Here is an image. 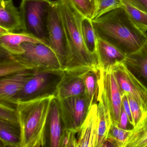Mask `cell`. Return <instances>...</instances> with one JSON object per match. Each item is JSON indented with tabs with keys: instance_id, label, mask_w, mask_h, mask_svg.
I'll return each mask as SVG.
<instances>
[{
	"instance_id": "6da1fadb",
	"label": "cell",
	"mask_w": 147,
	"mask_h": 147,
	"mask_svg": "<svg viewBox=\"0 0 147 147\" xmlns=\"http://www.w3.org/2000/svg\"><path fill=\"white\" fill-rule=\"evenodd\" d=\"M92 21L98 38L111 44L126 55L137 51L147 40V32L134 24L123 6Z\"/></svg>"
},
{
	"instance_id": "7a4b0ae2",
	"label": "cell",
	"mask_w": 147,
	"mask_h": 147,
	"mask_svg": "<svg viewBox=\"0 0 147 147\" xmlns=\"http://www.w3.org/2000/svg\"><path fill=\"white\" fill-rule=\"evenodd\" d=\"M67 40L68 55L64 70L88 69L98 72L96 54L91 53L84 43L81 30L84 17L70 0H57Z\"/></svg>"
},
{
	"instance_id": "3957f363",
	"label": "cell",
	"mask_w": 147,
	"mask_h": 147,
	"mask_svg": "<svg viewBox=\"0 0 147 147\" xmlns=\"http://www.w3.org/2000/svg\"><path fill=\"white\" fill-rule=\"evenodd\" d=\"M55 97L51 95L16 104L21 131L20 147L47 146V122Z\"/></svg>"
},
{
	"instance_id": "277c9868",
	"label": "cell",
	"mask_w": 147,
	"mask_h": 147,
	"mask_svg": "<svg viewBox=\"0 0 147 147\" xmlns=\"http://www.w3.org/2000/svg\"><path fill=\"white\" fill-rule=\"evenodd\" d=\"M64 75L63 69L35 70L22 90L7 102L16 105L19 102L51 95L55 97Z\"/></svg>"
},
{
	"instance_id": "5b68a950",
	"label": "cell",
	"mask_w": 147,
	"mask_h": 147,
	"mask_svg": "<svg viewBox=\"0 0 147 147\" xmlns=\"http://www.w3.org/2000/svg\"><path fill=\"white\" fill-rule=\"evenodd\" d=\"M52 2L51 0H21L20 6L22 32L33 35L49 46L47 21Z\"/></svg>"
},
{
	"instance_id": "8992f818",
	"label": "cell",
	"mask_w": 147,
	"mask_h": 147,
	"mask_svg": "<svg viewBox=\"0 0 147 147\" xmlns=\"http://www.w3.org/2000/svg\"><path fill=\"white\" fill-rule=\"evenodd\" d=\"M97 100L103 104L111 125L118 126L122 107V93L111 66L99 69Z\"/></svg>"
},
{
	"instance_id": "52a82bcc",
	"label": "cell",
	"mask_w": 147,
	"mask_h": 147,
	"mask_svg": "<svg viewBox=\"0 0 147 147\" xmlns=\"http://www.w3.org/2000/svg\"><path fill=\"white\" fill-rule=\"evenodd\" d=\"M22 46L24 53L18 55L10 54L13 58L27 69L63 70L59 58L49 46L30 42L23 43Z\"/></svg>"
},
{
	"instance_id": "ba28073f",
	"label": "cell",
	"mask_w": 147,
	"mask_h": 147,
	"mask_svg": "<svg viewBox=\"0 0 147 147\" xmlns=\"http://www.w3.org/2000/svg\"><path fill=\"white\" fill-rule=\"evenodd\" d=\"M49 45L58 57L64 70L68 55L67 40L57 1L49 8L47 21Z\"/></svg>"
},
{
	"instance_id": "9c48e42d",
	"label": "cell",
	"mask_w": 147,
	"mask_h": 147,
	"mask_svg": "<svg viewBox=\"0 0 147 147\" xmlns=\"http://www.w3.org/2000/svg\"><path fill=\"white\" fill-rule=\"evenodd\" d=\"M122 94L132 96L139 104L142 114L147 111V86L123 62L111 66Z\"/></svg>"
},
{
	"instance_id": "30bf717a",
	"label": "cell",
	"mask_w": 147,
	"mask_h": 147,
	"mask_svg": "<svg viewBox=\"0 0 147 147\" xmlns=\"http://www.w3.org/2000/svg\"><path fill=\"white\" fill-rule=\"evenodd\" d=\"M64 129L78 132L92 105L87 95L58 99Z\"/></svg>"
},
{
	"instance_id": "8fae6325",
	"label": "cell",
	"mask_w": 147,
	"mask_h": 147,
	"mask_svg": "<svg viewBox=\"0 0 147 147\" xmlns=\"http://www.w3.org/2000/svg\"><path fill=\"white\" fill-rule=\"evenodd\" d=\"M88 69L64 70L65 75L56 94L57 99L86 95L83 76ZM92 70V69H91Z\"/></svg>"
},
{
	"instance_id": "7c38bea8",
	"label": "cell",
	"mask_w": 147,
	"mask_h": 147,
	"mask_svg": "<svg viewBox=\"0 0 147 147\" xmlns=\"http://www.w3.org/2000/svg\"><path fill=\"white\" fill-rule=\"evenodd\" d=\"M35 70L25 69L1 77L0 80V100L8 102L24 87L32 77Z\"/></svg>"
},
{
	"instance_id": "4fadbf2b",
	"label": "cell",
	"mask_w": 147,
	"mask_h": 147,
	"mask_svg": "<svg viewBox=\"0 0 147 147\" xmlns=\"http://www.w3.org/2000/svg\"><path fill=\"white\" fill-rule=\"evenodd\" d=\"M98 119V104L94 103L77 133V147H96Z\"/></svg>"
},
{
	"instance_id": "5bb4252c",
	"label": "cell",
	"mask_w": 147,
	"mask_h": 147,
	"mask_svg": "<svg viewBox=\"0 0 147 147\" xmlns=\"http://www.w3.org/2000/svg\"><path fill=\"white\" fill-rule=\"evenodd\" d=\"M58 99L55 97L51 105L47 126V144L51 147H60L64 130Z\"/></svg>"
},
{
	"instance_id": "9a60e30c",
	"label": "cell",
	"mask_w": 147,
	"mask_h": 147,
	"mask_svg": "<svg viewBox=\"0 0 147 147\" xmlns=\"http://www.w3.org/2000/svg\"><path fill=\"white\" fill-rule=\"evenodd\" d=\"M96 55L98 69H105L118 62H122L126 55L111 44L98 38Z\"/></svg>"
},
{
	"instance_id": "2e32d148",
	"label": "cell",
	"mask_w": 147,
	"mask_h": 147,
	"mask_svg": "<svg viewBox=\"0 0 147 147\" xmlns=\"http://www.w3.org/2000/svg\"><path fill=\"white\" fill-rule=\"evenodd\" d=\"M26 42L40 43L46 45L44 42L33 35L24 32L20 33L10 32L5 35L0 36L1 48L11 55H20L24 53L22 44Z\"/></svg>"
},
{
	"instance_id": "e0dca14e",
	"label": "cell",
	"mask_w": 147,
	"mask_h": 147,
	"mask_svg": "<svg viewBox=\"0 0 147 147\" xmlns=\"http://www.w3.org/2000/svg\"><path fill=\"white\" fill-rule=\"evenodd\" d=\"M0 26L13 32L23 29L20 11L13 0H0Z\"/></svg>"
},
{
	"instance_id": "ac0fdd59",
	"label": "cell",
	"mask_w": 147,
	"mask_h": 147,
	"mask_svg": "<svg viewBox=\"0 0 147 147\" xmlns=\"http://www.w3.org/2000/svg\"><path fill=\"white\" fill-rule=\"evenodd\" d=\"M122 62L147 86V40L137 51L126 55Z\"/></svg>"
},
{
	"instance_id": "d6986e66",
	"label": "cell",
	"mask_w": 147,
	"mask_h": 147,
	"mask_svg": "<svg viewBox=\"0 0 147 147\" xmlns=\"http://www.w3.org/2000/svg\"><path fill=\"white\" fill-rule=\"evenodd\" d=\"M123 147H147V111L136 125L130 129Z\"/></svg>"
},
{
	"instance_id": "ffe728a7",
	"label": "cell",
	"mask_w": 147,
	"mask_h": 147,
	"mask_svg": "<svg viewBox=\"0 0 147 147\" xmlns=\"http://www.w3.org/2000/svg\"><path fill=\"white\" fill-rule=\"evenodd\" d=\"M0 141L4 147H20L19 124L0 119Z\"/></svg>"
},
{
	"instance_id": "44dd1931",
	"label": "cell",
	"mask_w": 147,
	"mask_h": 147,
	"mask_svg": "<svg viewBox=\"0 0 147 147\" xmlns=\"http://www.w3.org/2000/svg\"><path fill=\"white\" fill-rule=\"evenodd\" d=\"M98 128L96 147H102L108 137L111 123L105 107L98 102Z\"/></svg>"
},
{
	"instance_id": "7402d4cb",
	"label": "cell",
	"mask_w": 147,
	"mask_h": 147,
	"mask_svg": "<svg viewBox=\"0 0 147 147\" xmlns=\"http://www.w3.org/2000/svg\"><path fill=\"white\" fill-rule=\"evenodd\" d=\"M26 69L25 67L13 58L9 52L1 48V78Z\"/></svg>"
},
{
	"instance_id": "603a6c76",
	"label": "cell",
	"mask_w": 147,
	"mask_h": 147,
	"mask_svg": "<svg viewBox=\"0 0 147 147\" xmlns=\"http://www.w3.org/2000/svg\"><path fill=\"white\" fill-rule=\"evenodd\" d=\"M81 30L84 43L91 53L96 54L98 38L92 20L84 17L81 22Z\"/></svg>"
},
{
	"instance_id": "cb8c5ba5",
	"label": "cell",
	"mask_w": 147,
	"mask_h": 147,
	"mask_svg": "<svg viewBox=\"0 0 147 147\" xmlns=\"http://www.w3.org/2000/svg\"><path fill=\"white\" fill-rule=\"evenodd\" d=\"M123 6L135 25L144 32H147V13L131 5L126 0H122Z\"/></svg>"
},
{
	"instance_id": "d4e9b609",
	"label": "cell",
	"mask_w": 147,
	"mask_h": 147,
	"mask_svg": "<svg viewBox=\"0 0 147 147\" xmlns=\"http://www.w3.org/2000/svg\"><path fill=\"white\" fill-rule=\"evenodd\" d=\"M83 78L86 88V95L88 96L92 105L95 103L94 98H96L97 100L98 72L91 69L88 70L83 74Z\"/></svg>"
},
{
	"instance_id": "484cf974",
	"label": "cell",
	"mask_w": 147,
	"mask_h": 147,
	"mask_svg": "<svg viewBox=\"0 0 147 147\" xmlns=\"http://www.w3.org/2000/svg\"><path fill=\"white\" fill-rule=\"evenodd\" d=\"M77 11L85 18L93 20L96 11L97 0H70Z\"/></svg>"
},
{
	"instance_id": "4316f807",
	"label": "cell",
	"mask_w": 147,
	"mask_h": 147,
	"mask_svg": "<svg viewBox=\"0 0 147 147\" xmlns=\"http://www.w3.org/2000/svg\"><path fill=\"white\" fill-rule=\"evenodd\" d=\"M123 6L122 0H97V7L93 19Z\"/></svg>"
},
{
	"instance_id": "83f0119b",
	"label": "cell",
	"mask_w": 147,
	"mask_h": 147,
	"mask_svg": "<svg viewBox=\"0 0 147 147\" xmlns=\"http://www.w3.org/2000/svg\"><path fill=\"white\" fill-rule=\"evenodd\" d=\"M130 129H123L117 125H111L107 139L113 142L116 147H123Z\"/></svg>"
},
{
	"instance_id": "f1b7e54d",
	"label": "cell",
	"mask_w": 147,
	"mask_h": 147,
	"mask_svg": "<svg viewBox=\"0 0 147 147\" xmlns=\"http://www.w3.org/2000/svg\"><path fill=\"white\" fill-rule=\"evenodd\" d=\"M11 103L1 101L0 104V119L10 123H19L18 116L15 108L11 106Z\"/></svg>"
},
{
	"instance_id": "f546056e",
	"label": "cell",
	"mask_w": 147,
	"mask_h": 147,
	"mask_svg": "<svg viewBox=\"0 0 147 147\" xmlns=\"http://www.w3.org/2000/svg\"><path fill=\"white\" fill-rule=\"evenodd\" d=\"M77 133L64 129L60 142V147H77Z\"/></svg>"
},
{
	"instance_id": "4dcf8cb0",
	"label": "cell",
	"mask_w": 147,
	"mask_h": 147,
	"mask_svg": "<svg viewBox=\"0 0 147 147\" xmlns=\"http://www.w3.org/2000/svg\"><path fill=\"white\" fill-rule=\"evenodd\" d=\"M128 97V100L130 107L131 112L132 116L133 125L134 128L138 123L142 116V112L140 106L137 101L129 94H125Z\"/></svg>"
},
{
	"instance_id": "1f68e13d",
	"label": "cell",
	"mask_w": 147,
	"mask_h": 147,
	"mask_svg": "<svg viewBox=\"0 0 147 147\" xmlns=\"http://www.w3.org/2000/svg\"><path fill=\"white\" fill-rule=\"evenodd\" d=\"M122 106H123V109H124L128 116L129 123L132 127L133 121H132L130 107L129 104L128 100V97L125 94H122Z\"/></svg>"
},
{
	"instance_id": "d6a6232c",
	"label": "cell",
	"mask_w": 147,
	"mask_h": 147,
	"mask_svg": "<svg viewBox=\"0 0 147 147\" xmlns=\"http://www.w3.org/2000/svg\"><path fill=\"white\" fill-rule=\"evenodd\" d=\"M131 5L147 13V0H126Z\"/></svg>"
},
{
	"instance_id": "836d02e7",
	"label": "cell",
	"mask_w": 147,
	"mask_h": 147,
	"mask_svg": "<svg viewBox=\"0 0 147 147\" xmlns=\"http://www.w3.org/2000/svg\"><path fill=\"white\" fill-rule=\"evenodd\" d=\"M129 123L128 116L122 107L119 123L118 126L121 129H128V124Z\"/></svg>"
}]
</instances>
